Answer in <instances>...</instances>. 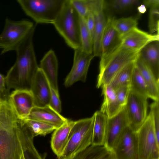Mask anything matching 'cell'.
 <instances>
[{
    "label": "cell",
    "mask_w": 159,
    "mask_h": 159,
    "mask_svg": "<svg viewBox=\"0 0 159 159\" xmlns=\"http://www.w3.org/2000/svg\"><path fill=\"white\" fill-rule=\"evenodd\" d=\"M87 2L89 10L93 14L95 20L93 54L94 57H101L102 40L107 23L103 12L104 1L87 0Z\"/></svg>",
    "instance_id": "12"
},
{
    "label": "cell",
    "mask_w": 159,
    "mask_h": 159,
    "mask_svg": "<svg viewBox=\"0 0 159 159\" xmlns=\"http://www.w3.org/2000/svg\"><path fill=\"white\" fill-rule=\"evenodd\" d=\"M93 122V116L75 121L65 150L58 159H71L91 145Z\"/></svg>",
    "instance_id": "4"
},
{
    "label": "cell",
    "mask_w": 159,
    "mask_h": 159,
    "mask_svg": "<svg viewBox=\"0 0 159 159\" xmlns=\"http://www.w3.org/2000/svg\"><path fill=\"white\" fill-rule=\"evenodd\" d=\"M135 66L140 71L146 82L150 98L154 101H159V81L157 80L151 70L140 57L139 55L135 61Z\"/></svg>",
    "instance_id": "23"
},
{
    "label": "cell",
    "mask_w": 159,
    "mask_h": 159,
    "mask_svg": "<svg viewBox=\"0 0 159 159\" xmlns=\"http://www.w3.org/2000/svg\"><path fill=\"white\" fill-rule=\"evenodd\" d=\"M113 17L109 18L101 42L102 54L99 70H102L110 59L121 47V36L113 25Z\"/></svg>",
    "instance_id": "10"
},
{
    "label": "cell",
    "mask_w": 159,
    "mask_h": 159,
    "mask_svg": "<svg viewBox=\"0 0 159 159\" xmlns=\"http://www.w3.org/2000/svg\"><path fill=\"white\" fill-rule=\"evenodd\" d=\"M34 137L8 102L0 105V159H21Z\"/></svg>",
    "instance_id": "1"
},
{
    "label": "cell",
    "mask_w": 159,
    "mask_h": 159,
    "mask_svg": "<svg viewBox=\"0 0 159 159\" xmlns=\"http://www.w3.org/2000/svg\"><path fill=\"white\" fill-rule=\"evenodd\" d=\"M94 56L84 52L81 48L75 50L71 69L66 77L65 86L69 87L78 81L85 82L91 61Z\"/></svg>",
    "instance_id": "11"
},
{
    "label": "cell",
    "mask_w": 159,
    "mask_h": 159,
    "mask_svg": "<svg viewBox=\"0 0 159 159\" xmlns=\"http://www.w3.org/2000/svg\"><path fill=\"white\" fill-rule=\"evenodd\" d=\"M121 36L122 47L139 52L148 43L159 41V34H150L137 27Z\"/></svg>",
    "instance_id": "16"
},
{
    "label": "cell",
    "mask_w": 159,
    "mask_h": 159,
    "mask_svg": "<svg viewBox=\"0 0 159 159\" xmlns=\"http://www.w3.org/2000/svg\"><path fill=\"white\" fill-rule=\"evenodd\" d=\"M159 6L150 8L149 14V28L151 33L159 34Z\"/></svg>",
    "instance_id": "31"
},
{
    "label": "cell",
    "mask_w": 159,
    "mask_h": 159,
    "mask_svg": "<svg viewBox=\"0 0 159 159\" xmlns=\"http://www.w3.org/2000/svg\"><path fill=\"white\" fill-rule=\"evenodd\" d=\"M46 76L51 88L59 93L57 74L58 62L54 51L50 49L40 61L39 67Z\"/></svg>",
    "instance_id": "20"
},
{
    "label": "cell",
    "mask_w": 159,
    "mask_h": 159,
    "mask_svg": "<svg viewBox=\"0 0 159 159\" xmlns=\"http://www.w3.org/2000/svg\"><path fill=\"white\" fill-rule=\"evenodd\" d=\"M102 95L104 97L100 111L105 114L108 118L112 117L118 113L122 107L117 101L116 91L110 84L103 86Z\"/></svg>",
    "instance_id": "22"
},
{
    "label": "cell",
    "mask_w": 159,
    "mask_h": 159,
    "mask_svg": "<svg viewBox=\"0 0 159 159\" xmlns=\"http://www.w3.org/2000/svg\"><path fill=\"white\" fill-rule=\"evenodd\" d=\"M143 3L145 6L150 8L159 6V0H145L143 1Z\"/></svg>",
    "instance_id": "40"
},
{
    "label": "cell",
    "mask_w": 159,
    "mask_h": 159,
    "mask_svg": "<svg viewBox=\"0 0 159 159\" xmlns=\"http://www.w3.org/2000/svg\"><path fill=\"white\" fill-rule=\"evenodd\" d=\"M75 121L69 119L55 129L52 135L51 147L58 158L63 154L67 144L70 130Z\"/></svg>",
    "instance_id": "19"
},
{
    "label": "cell",
    "mask_w": 159,
    "mask_h": 159,
    "mask_svg": "<svg viewBox=\"0 0 159 159\" xmlns=\"http://www.w3.org/2000/svg\"><path fill=\"white\" fill-rule=\"evenodd\" d=\"M35 26L33 22L27 20L15 21L6 18L3 30L0 34L1 54L16 51Z\"/></svg>",
    "instance_id": "6"
},
{
    "label": "cell",
    "mask_w": 159,
    "mask_h": 159,
    "mask_svg": "<svg viewBox=\"0 0 159 159\" xmlns=\"http://www.w3.org/2000/svg\"><path fill=\"white\" fill-rule=\"evenodd\" d=\"M70 1L79 16L85 19L89 12L87 0H70Z\"/></svg>",
    "instance_id": "32"
},
{
    "label": "cell",
    "mask_w": 159,
    "mask_h": 159,
    "mask_svg": "<svg viewBox=\"0 0 159 159\" xmlns=\"http://www.w3.org/2000/svg\"><path fill=\"white\" fill-rule=\"evenodd\" d=\"M52 24L70 47L75 50L82 48L80 16L70 0H66Z\"/></svg>",
    "instance_id": "3"
},
{
    "label": "cell",
    "mask_w": 159,
    "mask_h": 159,
    "mask_svg": "<svg viewBox=\"0 0 159 159\" xmlns=\"http://www.w3.org/2000/svg\"><path fill=\"white\" fill-rule=\"evenodd\" d=\"M148 98L130 90L125 106L128 126L137 132L147 116Z\"/></svg>",
    "instance_id": "9"
},
{
    "label": "cell",
    "mask_w": 159,
    "mask_h": 159,
    "mask_svg": "<svg viewBox=\"0 0 159 159\" xmlns=\"http://www.w3.org/2000/svg\"><path fill=\"white\" fill-rule=\"evenodd\" d=\"M136 61L126 65L113 79L110 84L115 91L123 87L130 86Z\"/></svg>",
    "instance_id": "26"
},
{
    "label": "cell",
    "mask_w": 159,
    "mask_h": 159,
    "mask_svg": "<svg viewBox=\"0 0 159 159\" xmlns=\"http://www.w3.org/2000/svg\"><path fill=\"white\" fill-rule=\"evenodd\" d=\"M139 51L120 48L110 58L103 69L99 71L97 87L110 84L119 71L128 63L136 60Z\"/></svg>",
    "instance_id": "8"
},
{
    "label": "cell",
    "mask_w": 159,
    "mask_h": 159,
    "mask_svg": "<svg viewBox=\"0 0 159 159\" xmlns=\"http://www.w3.org/2000/svg\"><path fill=\"white\" fill-rule=\"evenodd\" d=\"M130 90L147 98H150L146 82L140 71L135 66L134 68Z\"/></svg>",
    "instance_id": "27"
},
{
    "label": "cell",
    "mask_w": 159,
    "mask_h": 159,
    "mask_svg": "<svg viewBox=\"0 0 159 159\" xmlns=\"http://www.w3.org/2000/svg\"><path fill=\"white\" fill-rule=\"evenodd\" d=\"M10 91L7 87L5 77L0 73V101L8 102Z\"/></svg>",
    "instance_id": "36"
},
{
    "label": "cell",
    "mask_w": 159,
    "mask_h": 159,
    "mask_svg": "<svg viewBox=\"0 0 159 159\" xmlns=\"http://www.w3.org/2000/svg\"><path fill=\"white\" fill-rule=\"evenodd\" d=\"M0 103H1V101H0Z\"/></svg>",
    "instance_id": "42"
},
{
    "label": "cell",
    "mask_w": 159,
    "mask_h": 159,
    "mask_svg": "<svg viewBox=\"0 0 159 159\" xmlns=\"http://www.w3.org/2000/svg\"><path fill=\"white\" fill-rule=\"evenodd\" d=\"M71 159H116L113 152L104 146L90 145Z\"/></svg>",
    "instance_id": "25"
},
{
    "label": "cell",
    "mask_w": 159,
    "mask_h": 159,
    "mask_svg": "<svg viewBox=\"0 0 159 159\" xmlns=\"http://www.w3.org/2000/svg\"><path fill=\"white\" fill-rule=\"evenodd\" d=\"M51 93L49 105L55 111L60 114L61 111V106L59 94L51 87Z\"/></svg>",
    "instance_id": "35"
},
{
    "label": "cell",
    "mask_w": 159,
    "mask_h": 159,
    "mask_svg": "<svg viewBox=\"0 0 159 159\" xmlns=\"http://www.w3.org/2000/svg\"><path fill=\"white\" fill-rule=\"evenodd\" d=\"M93 116L94 122L91 145L103 146L108 118L100 111H96Z\"/></svg>",
    "instance_id": "24"
},
{
    "label": "cell",
    "mask_w": 159,
    "mask_h": 159,
    "mask_svg": "<svg viewBox=\"0 0 159 159\" xmlns=\"http://www.w3.org/2000/svg\"><path fill=\"white\" fill-rule=\"evenodd\" d=\"M150 110L153 116V121L156 135L159 141V103L154 101L150 106Z\"/></svg>",
    "instance_id": "33"
},
{
    "label": "cell",
    "mask_w": 159,
    "mask_h": 159,
    "mask_svg": "<svg viewBox=\"0 0 159 159\" xmlns=\"http://www.w3.org/2000/svg\"><path fill=\"white\" fill-rule=\"evenodd\" d=\"M128 126L125 107L117 114L108 118L104 146L113 152L122 133Z\"/></svg>",
    "instance_id": "13"
},
{
    "label": "cell",
    "mask_w": 159,
    "mask_h": 159,
    "mask_svg": "<svg viewBox=\"0 0 159 159\" xmlns=\"http://www.w3.org/2000/svg\"><path fill=\"white\" fill-rule=\"evenodd\" d=\"M25 159H45L46 154L42 156L38 152L34 144L30 146L24 152Z\"/></svg>",
    "instance_id": "38"
},
{
    "label": "cell",
    "mask_w": 159,
    "mask_h": 159,
    "mask_svg": "<svg viewBox=\"0 0 159 159\" xmlns=\"http://www.w3.org/2000/svg\"><path fill=\"white\" fill-rule=\"evenodd\" d=\"M137 133L139 159H159V141L150 111Z\"/></svg>",
    "instance_id": "7"
},
{
    "label": "cell",
    "mask_w": 159,
    "mask_h": 159,
    "mask_svg": "<svg viewBox=\"0 0 159 159\" xmlns=\"http://www.w3.org/2000/svg\"><path fill=\"white\" fill-rule=\"evenodd\" d=\"M24 120L34 137L38 135L45 136L56 129L52 125L34 120L26 118Z\"/></svg>",
    "instance_id": "29"
},
{
    "label": "cell",
    "mask_w": 159,
    "mask_h": 159,
    "mask_svg": "<svg viewBox=\"0 0 159 159\" xmlns=\"http://www.w3.org/2000/svg\"><path fill=\"white\" fill-rule=\"evenodd\" d=\"M130 90V86H125L116 91L117 101L122 107L126 105Z\"/></svg>",
    "instance_id": "34"
},
{
    "label": "cell",
    "mask_w": 159,
    "mask_h": 159,
    "mask_svg": "<svg viewBox=\"0 0 159 159\" xmlns=\"http://www.w3.org/2000/svg\"><path fill=\"white\" fill-rule=\"evenodd\" d=\"M138 10L139 13L143 14L146 11V7L144 4L141 5L138 7Z\"/></svg>",
    "instance_id": "41"
},
{
    "label": "cell",
    "mask_w": 159,
    "mask_h": 159,
    "mask_svg": "<svg viewBox=\"0 0 159 159\" xmlns=\"http://www.w3.org/2000/svg\"><path fill=\"white\" fill-rule=\"evenodd\" d=\"M85 20L87 27L93 41L95 29V20L93 14L90 11H89Z\"/></svg>",
    "instance_id": "39"
},
{
    "label": "cell",
    "mask_w": 159,
    "mask_h": 159,
    "mask_svg": "<svg viewBox=\"0 0 159 159\" xmlns=\"http://www.w3.org/2000/svg\"><path fill=\"white\" fill-rule=\"evenodd\" d=\"M139 56L159 81V42H151L140 51Z\"/></svg>",
    "instance_id": "21"
},
{
    "label": "cell",
    "mask_w": 159,
    "mask_h": 159,
    "mask_svg": "<svg viewBox=\"0 0 159 159\" xmlns=\"http://www.w3.org/2000/svg\"><path fill=\"white\" fill-rule=\"evenodd\" d=\"M30 91L35 106L42 107L49 105L51 87L46 76L39 67L33 79Z\"/></svg>",
    "instance_id": "17"
},
{
    "label": "cell",
    "mask_w": 159,
    "mask_h": 159,
    "mask_svg": "<svg viewBox=\"0 0 159 159\" xmlns=\"http://www.w3.org/2000/svg\"><path fill=\"white\" fill-rule=\"evenodd\" d=\"M34 27L16 51V59L5 77L7 88L30 90L34 77L39 67L35 53Z\"/></svg>",
    "instance_id": "2"
},
{
    "label": "cell",
    "mask_w": 159,
    "mask_h": 159,
    "mask_svg": "<svg viewBox=\"0 0 159 159\" xmlns=\"http://www.w3.org/2000/svg\"><path fill=\"white\" fill-rule=\"evenodd\" d=\"M66 0H17L24 13L37 24H52Z\"/></svg>",
    "instance_id": "5"
},
{
    "label": "cell",
    "mask_w": 159,
    "mask_h": 159,
    "mask_svg": "<svg viewBox=\"0 0 159 159\" xmlns=\"http://www.w3.org/2000/svg\"><path fill=\"white\" fill-rule=\"evenodd\" d=\"M80 39L82 50L88 53H93V41L87 27L85 19L80 16Z\"/></svg>",
    "instance_id": "28"
},
{
    "label": "cell",
    "mask_w": 159,
    "mask_h": 159,
    "mask_svg": "<svg viewBox=\"0 0 159 159\" xmlns=\"http://www.w3.org/2000/svg\"><path fill=\"white\" fill-rule=\"evenodd\" d=\"M8 102L17 118L24 120L27 118L35 106L30 90L16 89L10 93Z\"/></svg>",
    "instance_id": "15"
},
{
    "label": "cell",
    "mask_w": 159,
    "mask_h": 159,
    "mask_svg": "<svg viewBox=\"0 0 159 159\" xmlns=\"http://www.w3.org/2000/svg\"><path fill=\"white\" fill-rule=\"evenodd\" d=\"M27 118L39 121L55 127L56 129L67 120L49 105L44 107L34 106Z\"/></svg>",
    "instance_id": "18"
},
{
    "label": "cell",
    "mask_w": 159,
    "mask_h": 159,
    "mask_svg": "<svg viewBox=\"0 0 159 159\" xmlns=\"http://www.w3.org/2000/svg\"><path fill=\"white\" fill-rule=\"evenodd\" d=\"M113 25L121 36L137 27L138 22L136 19L132 17L115 19L113 17Z\"/></svg>",
    "instance_id": "30"
},
{
    "label": "cell",
    "mask_w": 159,
    "mask_h": 159,
    "mask_svg": "<svg viewBox=\"0 0 159 159\" xmlns=\"http://www.w3.org/2000/svg\"><path fill=\"white\" fill-rule=\"evenodd\" d=\"M140 2L138 0H114L112 1L113 7L117 10H120L132 5H139Z\"/></svg>",
    "instance_id": "37"
},
{
    "label": "cell",
    "mask_w": 159,
    "mask_h": 159,
    "mask_svg": "<svg viewBox=\"0 0 159 159\" xmlns=\"http://www.w3.org/2000/svg\"><path fill=\"white\" fill-rule=\"evenodd\" d=\"M113 152L116 159H139L137 132L129 126L122 133Z\"/></svg>",
    "instance_id": "14"
}]
</instances>
